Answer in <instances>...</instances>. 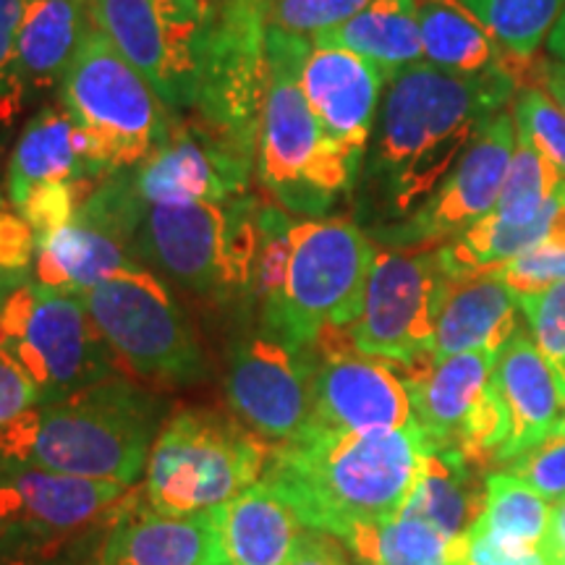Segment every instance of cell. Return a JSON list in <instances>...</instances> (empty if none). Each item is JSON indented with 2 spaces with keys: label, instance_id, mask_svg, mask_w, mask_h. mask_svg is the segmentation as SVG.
I'll return each instance as SVG.
<instances>
[{
  "label": "cell",
  "instance_id": "cell-1",
  "mask_svg": "<svg viewBox=\"0 0 565 565\" xmlns=\"http://www.w3.org/2000/svg\"><path fill=\"white\" fill-rule=\"evenodd\" d=\"M519 87L513 74L461 76L429 63L393 76L356 183L359 217L374 231L419 210Z\"/></svg>",
  "mask_w": 565,
  "mask_h": 565
},
{
  "label": "cell",
  "instance_id": "cell-2",
  "mask_svg": "<svg viewBox=\"0 0 565 565\" xmlns=\"http://www.w3.org/2000/svg\"><path fill=\"white\" fill-rule=\"evenodd\" d=\"M429 443L408 424L391 433H307L267 450L263 479L307 529L343 540L404 508Z\"/></svg>",
  "mask_w": 565,
  "mask_h": 565
},
{
  "label": "cell",
  "instance_id": "cell-3",
  "mask_svg": "<svg viewBox=\"0 0 565 565\" xmlns=\"http://www.w3.org/2000/svg\"><path fill=\"white\" fill-rule=\"evenodd\" d=\"M158 424V401L113 374L3 424L0 471L42 469L131 487L145 475Z\"/></svg>",
  "mask_w": 565,
  "mask_h": 565
},
{
  "label": "cell",
  "instance_id": "cell-4",
  "mask_svg": "<svg viewBox=\"0 0 565 565\" xmlns=\"http://www.w3.org/2000/svg\"><path fill=\"white\" fill-rule=\"evenodd\" d=\"M312 40L270 26L263 118L257 137V179L288 215L322 217L359 183L349 154L328 137L301 89V61Z\"/></svg>",
  "mask_w": 565,
  "mask_h": 565
},
{
  "label": "cell",
  "instance_id": "cell-5",
  "mask_svg": "<svg viewBox=\"0 0 565 565\" xmlns=\"http://www.w3.org/2000/svg\"><path fill=\"white\" fill-rule=\"evenodd\" d=\"M257 196L231 202L147 204L131 242L134 259L175 286L217 299H249L259 252Z\"/></svg>",
  "mask_w": 565,
  "mask_h": 565
},
{
  "label": "cell",
  "instance_id": "cell-6",
  "mask_svg": "<svg viewBox=\"0 0 565 565\" xmlns=\"http://www.w3.org/2000/svg\"><path fill=\"white\" fill-rule=\"evenodd\" d=\"M61 100L100 181L150 158L179 118L95 24L63 74Z\"/></svg>",
  "mask_w": 565,
  "mask_h": 565
},
{
  "label": "cell",
  "instance_id": "cell-7",
  "mask_svg": "<svg viewBox=\"0 0 565 565\" xmlns=\"http://www.w3.org/2000/svg\"><path fill=\"white\" fill-rule=\"evenodd\" d=\"M374 257V242L351 217L294 221L286 282L259 312V330L294 349H312L324 328H351Z\"/></svg>",
  "mask_w": 565,
  "mask_h": 565
},
{
  "label": "cell",
  "instance_id": "cell-8",
  "mask_svg": "<svg viewBox=\"0 0 565 565\" xmlns=\"http://www.w3.org/2000/svg\"><path fill=\"white\" fill-rule=\"evenodd\" d=\"M267 445L217 408H183L158 433L145 469L154 513L212 511L263 479Z\"/></svg>",
  "mask_w": 565,
  "mask_h": 565
},
{
  "label": "cell",
  "instance_id": "cell-9",
  "mask_svg": "<svg viewBox=\"0 0 565 565\" xmlns=\"http://www.w3.org/2000/svg\"><path fill=\"white\" fill-rule=\"evenodd\" d=\"M0 335L3 349L40 387L42 404L113 377V353L82 296L13 275L0 296Z\"/></svg>",
  "mask_w": 565,
  "mask_h": 565
},
{
  "label": "cell",
  "instance_id": "cell-10",
  "mask_svg": "<svg viewBox=\"0 0 565 565\" xmlns=\"http://www.w3.org/2000/svg\"><path fill=\"white\" fill-rule=\"evenodd\" d=\"M82 301L126 372L168 385L204 377V353L192 322L158 275L131 265L82 294Z\"/></svg>",
  "mask_w": 565,
  "mask_h": 565
},
{
  "label": "cell",
  "instance_id": "cell-11",
  "mask_svg": "<svg viewBox=\"0 0 565 565\" xmlns=\"http://www.w3.org/2000/svg\"><path fill=\"white\" fill-rule=\"evenodd\" d=\"M215 13V0H89L92 24L173 116L196 108Z\"/></svg>",
  "mask_w": 565,
  "mask_h": 565
},
{
  "label": "cell",
  "instance_id": "cell-12",
  "mask_svg": "<svg viewBox=\"0 0 565 565\" xmlns=\"http://www.w3.org/2000/svg\"><path fill=\"white\" fill-rule=\"evenodd\" d=\"M267 0H221L210 34L194 118L231 150L257 162L270 58Z\"/></svg>",
  "mask_w": 565,
  "mask_h": 565
},
{
  "label": "cell",
  "instance_id": "cell-13",
  "mask_svg": "<svg viewBox=\"0 0 565 565\" xmlns=\"http://www.w3.org/2000/svg\"><path fill=\"white\" fill-rule=\"evenodd\" d=\"M445 280L448 275L437 257V246L377 249L362 312L349 328L353 349L401 366L433 353Z\"/></svg>",
  "mask_w": 565,
  "mask_h": 565
},
{
  "label": "cell",
  "instance_id": "cell-14",
  "mask_svg": "<svg viewBox=\"0 0 565 565\" xmlns=\"http://www.w3.org/2000/svg\"><path fill=\"white\" fill-rule=\"evenodd\" d=\"M349 328H324L315 353L312 422L322 433H391L414 424L398 364L353 349Z\"/></svg>",
  "mask_w": 565,
  "mask_h": 565
},
{
  "label": "cell",
  "instance_id": "cell-15",
  "mask_svg": "<svg viewBox=\"0 0 565 565\" xmlns=\"http://www.w3.org/2000/svg\"><path fill=\"white\" fill-rule=\"evenodd\" d=\"M513 147V113L500 110L440 189L404 221L374 228L372 238L387 249H435L471 228L498 204Z\"/></svg>",
  "mask_w": 565,
  "mask_h": 565
},
{
  "label": "cell",
  "instance_id": "cell-16",
  "mask_svg": "<svg viewBox=\"0 0 565 565\" xmlns=\"http://www.w3.org/2000/svg\"><path fill=\"white\" fill-rule=\"evenodd\" d=\"M131 487L42 469L0 471V534L26 540L42 557L74 547L113 511Z\"/></svg>",
  "mask_w": 565,
  "mask_h": 565
},
{
  "label": "cell",
  "instance_id": "cell-17",
  "mask_svg": "<svg viewBox=\"0 0 565 565\" xmlns=\"http://www.w3.org/2000/svg\"><path fill=\"white\" fill-rule=\"evenodd\" d=\"M312 349H294L259 330L233 345L225 395L252 433L286 443L312 422Z\"/></svg>",
  "mask_w": 565,
  "mask_h": 565
},
{
  "label": "cell",
  "instance_id": "cell-18",
  "mask_svg": "<svg viewBox=\"0 0 565 565\" xmlns=\"http://www.w3.org/2000/svg\"><path fill=\"white\" fill-rule=\"evenodd\" d=\"M252 171V160L194 118L175 121L166 145L131 168L129 181L145 204L231 202L249 194Z\"/></svg>",
  "mask_w": 565,
  "mask_h": 565
},
{
  "label": "cell",
  "instance_id": "cell-19",
  "mask_svg": "<svg viewBox=\"0 0 565 565\" xmlns=\"http://www.w3.org/2000/svg\"><path fill=\"white\" fill-rule=\"evenodd\" d=\"M299 79L317 121L362 171L387 87L383 68L345 47L309 45Z\"/></svg>",
  "mask_w": 565,
  "mask_h": 565
},
{
  "label": "cell",
  "instance_id": "cell-20",
  "mask_svg": "<svg viewBox=\"0 0 565 565\" xmlns=\"http://www.w3.org/2000/svg\"><path fill=\"white\" fill-rule=\"evenodd\" d=\"M97 565H223L215 511L162 515L134 492L110 515Z\"/></svg>",
  "mask_w": 565,
  "mask_h": 565
},
{
  "label": "cell",
  "instance_id": "cell-21",
  "mask_svg": "<svg viewBox=\"0 0 565 565\" xmlns=\"http://www.w3.org/2000/svg\"><path fill=\"white\" fill-rule=\"evenodd\" d=\"M494 362L498 353L492 351H466L445 359L424 353L412 364H398L412 395L414 422L429 448L454 450L471 408L492 385Z\"/></svg>",
  "mask_w": 565,
  "mask_h": 565
},
{
  "label": "cell",
  "instance_id": "cell-22",
  "mask_svg": "<svg viewBox=\"0 0 565 565\" xmlns=\"http://www.w3.org/2000/svg\"><path fill=\"white\" fill-rule=\"evenodd\" d=\"M494 385L511 416V437L498 456V463H508L534 448L565 419V395L524 328L515 330L511 341L500 349L494 362Z\"/></svg>",
  "mask_w": 565,
  "mask_h": 565
},
{
  "label": "cell",
  "instance_id": "cell-23",
  "mask_svg": "<svg viewBox=\"0 0 565 565\" xmlns=\"http://www.w3.org/2000/svg\"><path fill=\"white\" fill-rule=\"evenodd\" d=\"M515 294L494 270L445 280L437 309L433 356L445 359L466 351H492L519 330Z\"/></svg>",
  "mask_w": 565,
  "mask_h": 565
},
{
  "label": "cell",
  "instance_id": "cell-24",
  "mask_svg": "<svg viewBox=\"0 0 565 565\" xmlns=\"http://www.w3.org/2000/svg\"><path fill=\"white\" fill-rule=\"evenodd\" d=\"M424 63L461 76L513 74L524 87V68L532 61L515 58L500 45L461 0H416Z\"/></svg>",
  "mask_w": 565,
  "mask_h": 565
},
{
  "label": "cell",
  "instance_id": "cell-25",
  "mask_svg": "<svg viewBox=\"0 0 565 565\" xmlns=\"http://www.w3.org/2000/svg\"><path fill=\"white\" fill-rule=\"evenodd\" d=\"M223 565H286L307 526L265 482L212 508Z\"/></svg>",
  "mask_w": 565,
  "mask_h": 565
},
{
  "label": "cell",
  "instance_id": "cell-26",
  "mask_svg": "<svg viewBox=\"0 0 565 565\" xmlns=\"http://www.w3.org/2000/svg\"><path fill=\"white\" fill-rule=\"evenodd\" d=\"M47 183H100L92 168L87 141L66 110L45 108L24 126L9 160L13 207Z\"/></svg>",
  "mask_w": 565,
  "mask_h": 565
},
{
  "label": "cell",
  "instance_id": "cell-27",
  "mask_svg": "<svg viewBox=\"0 0 565 565\" xmlns=\"http://www.w3.org/2000/svg\"><path fill=\"white\" fill-rule=\"evenodd\" d=\"M89 26V0H24L17 51L24 95L61 84Z\"/></svg>",
  "mask_w": 565,
  "mask_h": 565
},
{
  "label": "cell",
  "instance_id": "cell-28",
  "mask_svg": "<svg viewBox=\"0 0 565 565\" xmlns=\"http://www.w3.org/2000/svg\"><path fill=\"white\" fill-rule=\"evenodd\" d=\"M139 265L129 244L103 225L76 215L74 223L40 242L34 280L53 291L82 296L110 275Z\"/></svg>",
  "mask_w": 565,
  "mask_h": 565
},
{
  "label": "cell",
  "instance_id": "cell-29",
  "mask_svg": "<svg viewBox=\"0 0 565 565\" xmlns=\"http://www.w3.org/2000/svg\"><path fill=\"white\" fill-rule=\"evenodd\" d=\"M312 45L345 47L383 68L387 82L424 63L416 0H374L343 24L312 34Z\"/></svg>",
  "mask_w": 565,
  "mask_h": 565
},
{
  "label": "cell",
  "instance_id": "cell-30",
  "mask_svg": "<svg viewBox=\"0 0 565 565\" xmlns=\"http://www.w3.org/2000/svg\"><path fill=\"white\" fill-rule=\"evenodd\" d=\"M475 471L456 450H429L404 508L427 519L448 540H458L484 508V487H479Z\"/></svg>",
  "mask_w": 565,
  "mask_h": 565
},
{
  "label": "cell",
  "instance_id": "cell-31",
  "mask_svg": "<svg viewBox=\"0 0 565 565\" xmlns=\"http://www.w3.org/2000/svg\"><path fill=\"white\" fill-rule=\"evenodd\" d=\"M463 536L448 540L427 519L401 508L380 524L351 529L341 542L364 565H463Z\"/></svg>",
  "mask_w": 565,
  "mask_h": 565
},
{
  "label": "cell",
  "instance_id": "cell-32",
  "mask_svg": "<svg viewBox=\"0 0 565 565\" xmlns=\"http://www.w3.org/2000/svg\"><path fill=\"white\" fill-rule=\"evenodd\" d=\"M553 508L547 498L532 490L508 471H494L484 479V508L475 524L508 540L542 545L547 536Z\"/></svg>",
  "mask_w": 565,
  "mask_h": 565
},
{
  "label": "cell",
  "instance_id": "cell-33",
  "mask_svg": "<svg viewBox=\"0 0 565 565\" xmlns=\"http://www.w3.org/2000/svg\"><path fill=\"white\" fill-rule=\"evenodd\" d=\"M475 17L498 38L508 53L534 61L542 40H547L565 0H461Z\"/></svg>",
  "mask_w": 565,
  "mask_h": 565
},
{
  "label": "cell",
  "instance_id": "cell-34",
  "mask_svg": "<svg viewBox=\"0 0 565 565\" xmlns=\"http://www.w3.org/2000/svg\"><path fill=\"white\" fill-rule=\"evenodd\" d=\"M291 228L294 221L278 204H263L259 210V252L254 265V280L249 299L263 312L278 299L286 282L288 257H291Z\"/></svg>",
  "mask_w": 565,
  "mask_h": 565
},
{
  "label": "cell",
  "instance_id": "cell-35",
  "mask_svg": "<svg viewBox=\"0 0 565 565\" xmlns=\"http://www.w3.org/2000/svg\"><path fill=\"white\" fill-rule=\"evenodd\" d=\"M515 301L532 328L536 349L545 356L565 395V280L536 294H519Z\"/></svg>",
  "mask_w": 565,
  "mask_h": 565
},
{
  "label": "cell",
  "instance_id": "cell-36",
  "mask_svg": "<svg viewBox=\"0 0 565 565\" xmlns=\"http://www.w3.org/2000/svg\"><path fill=\"white\" fill-rule=\"evenodd\" d=\"M511 113L515 129L524 131L565 175V113L561 105L540 84H524L515 92Z\"/></svg>",
  "mask_w": 565,
  "mask_h": 565
},
{
  "label": "cell",
  "instance_id": "cell-37",
  "mask_svg": "<svg viewBox=\"0 0 565 565\" xmlns=\"http://www.w3.org/2000/svg\"><path fill=\"white\" fill-rule=\"evenodd\" d=\"M508 475L519 477L547 500L565 498V419L534 448L503 463Z\"/></svg>",
  "mask_w": 565,
  "mask_h": 565
},
{
  "label": "cell",
  "instance_id": "cell-38",
  "mask_svg": "<svg viewBox=\"0 0 565 565\" xmlns=\"http://www.w3.org/2000/svg\"><path fill=\"white\" fill-rule=\"evenodd\" d=\"M374 0H267L270 26L291 34H312L343 24Z\"/></svg>",
  "mask_w": 565,
  "mask_h": 565
},
{
  "label": "cell",
  "instance_id": "cell-39",
  "mask_svg": "<svg viewBox=\"0 0 565 565\" xmlns=\"http://www.w3.org/2000/svg\"><path fill=\"white\" fill-rule=\"evenodd\" d=\"M95 186L97 183H92V186L89 183H47V186L34 189L17 210L38 233V242H45L53 233L74 223L82 202L87 200V194Z\"/></svg>",
  "mask_w": 565,
  "mask_h": 565
},
{
  "label": "cell",
  "instance_id": "cell-40",
  "mask_svg": "<svg viewBox=\"0 0 565 565\" xmlns=\"http://www.w3.org/2000/svg\"><path fill=\"white\" fill-rule=\"evenodd\" d=\"M494 273L505 280V286L515 296L536 294L542 288L553 286V282L565 280V246L542 242L532 249L521 252L519 257L508 259Z\"/></svg>",
  "mask_w": 565,
  "mask_h": 565
},
{
  "label": "cell",
  "instance_id": "cell-41",
  "mask_svg": "<svg viewBox=\"0 0 565 565\" xmlns=\"http://www.w3.org/2000/svg\"><path fill=\"white\" fill-rule=\"evenodd\" d=\"M24 0H0V121H9L26 100L19 79V24Z\"/></svg>",
  "mask_w": 565,
  "mask_h": 565
},
{
  "label": "cell",
  "instance_id": "cell-42",
  "mask_svg": "<svg viewBox=\"0 0 565 565\" xmlns=\"http://www.w3.org/2000/svg\"><path fill=\"white\" fill-rule=\"evenodd\" d=\"M463 565H553L542 545L508 540L475 524L463 536Z\"/></svg>",
  "mask_w": 565,
  "mask_h": 565
},
{
  "label": "cell",
  "instance_id": "cell-43",
  "mask_svg": "<svg viewBox=\"0 0 565 565\" xmlns=\"http://www.w3.org/2000/svg\"><path fill=\"white\" fill-rule=\"evenodd\" d=\"M40 242L32 225L17 212L0 207V273H24L34 265Z\"/></svg>",
  "mask_w": 565,
  "mask_h": 565
},
{
  "label": "cell",
  "instance_id": "cell-44",
  "mask_svg": "<svg viewBox=\"0 0 565 565\" xmlns=\"http://www.w3.org/2000/svg\"><path fill=\"white\" fill-rule=\"evenodd\" d=\"M42 404L40 387L9 351H0V427Z\"/></svg>",
  "mask_w": 565,
  "mask_h": 565
},
{
  "label": "cell",
  "instance_id": "cell-45",
  "mask_svg": "<svg viewBox=\"0 0 565 565\" xmlns=\"http://www.w3.org/2000/svg\"><path fill=\"white\" fill-rule=\"evenodd\" d=\"M286 565H351V561L338 536L303 529Z\"/></svg>",
  "mask_w": 565,
  "mask_h": 565
},
{
  "label": "cell",
  "instance_id": "cell-46",
  "mask_svg": "<svg viewBox=\"0 0 565 565\" xmlns=\"http://www.w3.org/2000/svg\"><path fill=\"white\" fill-rule=\"evenodd\" d=\"M45 557L34 545L13 534H0V565H40Z\"/></svg>",
  "mask_w": 565,
  "mask_h": 565
},
{
  "label": "cell",
  "instance_id": "cell-47",
  "mask_svg": "<svg viewBox=\"0 0 565 565\" xmlns=\"http://www.w3.org/2000/svg\"><path fill=\"white\" fill-rule=\"evenodd\" d=\"M536 79H540V87L545 89L565 113V63L561 61L540 63V66H536Z\"/></svg>",
  "mask_w": 565,
  "mask_h": 565
},
{
  "label": "cell",
  "instance_id": "cell-48",
  "mask_svg": "<svg viewBox=\"0 0 565 565\" xmlns=\"http://www.w3.org/2000/svg\"><path fill=\"white\" fill-rule=\"evenodd\" d=\"M542 550H545L550 561H557V555L565 550V498L553 508V519H550V529L545 542H542Z\"/></svg>",
  "mask_w": 565,
  "mask_h": 565
},
{
  "label": "cell",
  "instance_id": "cell-49",
  "mask_svg": "<svg viewBox=\"0 0 565 565\" xmlns=\"http://www.w3.org/2000/svg\"><path fill=\"white\" fill-rule=\"evenodd\" d=\"M547 51L555 61L565 63V9L561 11V17H557V21H555V26L547 34Z\"/></svg>",
  "mask_w": 565,
  "mask_h": 565
},
{
  "label": "cell",
  "instance_id": "cell-50",
  "mask_svg": "<svg viewBox=\"0 0 565 565\" xmlns=\"http://www.w3.org/2000/svg\"><path fill=\"white\" fill-rule=\"evenodd\" d=\"M40 565H79V563H74V557H71V555L61 553V555H55V557H45V561H42Z\"/></svg>",
  "mask_w": 565,
  "mask_h": 565
},
{
  "label": "cell",
  "instance_id": "cell-51",
  "mask_svg": "<svg viewBox=\"0 0 565 565\" xmlns=\"http://www.w3.org/2000/svg\"><path fill=\"white\" fill-rule=\"evenodd\" d=\"M555 565H565V550L561 555H557V561H555Z\"/></svg>",
  "mask_w": 565,
  "mask_h": 565
},
{
  "label": "cell",
  "instance_id": "cell-52",
  "mask_svg": "<svg viewBox=\"0 0 565 565\" xmlns=\"http://www.w3.org/2000/svg\"><path fill=\"white\" fill-rule=\"evenodd\" d=\"M215 3H221V0H215Z\"/></svg>",
  "mask_w": 565,
  "mask_h": 565
},
{
  "label": "cell",
  "instance_id": "cell-53",
  "mask_svg": "<svg viewBox=\"0 0 565 565\" xmlns=\"http://www.w3.org/2000/svg\"><path fill=\"white\" fill-rule=\"evenodd\" d=\"M0 207H3V204H0Z\"/></svg>",
  "mask_w": 565,
  "mask_h": 565
}]
</instances>
